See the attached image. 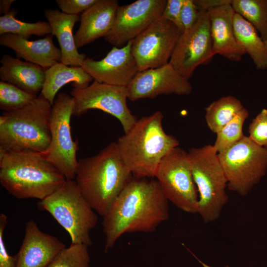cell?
<instances>
[{"label":"cell","instance_id":"cell-1","mask_svg":"<svg viewBox=\"0 0 267 267\" xmlns=\"http://www.w3.org/2000/svg\"><path fill=\"white\" fill-rule=\"evenodd\" d=\"M168 202L156 179L133 176L102 216L105 251L124 234L157 229L169 218Z\"/></svg>","mask_w":267,"mask_h":267},{"label":"cell","instance_id":"cell-2","mask_svg":"<svg viewBox=\"0 0 267 267\" xmlns=\"http://www.w3.org/2000/svg\"><path fill=\"white\" fill-rule=\"evenodd\" d=\"M133 177L112 142L97 154L78 160L74 180L93 210L103 216Z\"/></svg>","mask_w":267,"mask_h":267},{"label":"cell","instance_id":"cell-3","mask_svg":"<svg viewBox=\"0 0 267 267\" xmlns=\"http://www.w3.org/2000/svg\"><path fill=\"white\" fill-rule=\"evenodd\" d=\"M162 112L137 119L116 142L119 153L133 176L152 178L162 159L179 142L164 130Z\"/></svg>","mask_w":267,"mask_h":267},{"label":"cell","instance_id":"cell-4","mask_svg":"<svg viewBox=\"0 0 267 267\" xmlns=\"http://www.w3.org/2000/svg\"><path fill=\"white\" fill-rule=\"evenodd\" d=\"M66 180L41 153L23 151L0 153V183L18 199L43 200Z\"/></svg>","mask_w":267,"mask_h":267},{"label":"cell","instance_id":"cell-5","mask_svg":"<svg viewBox=\"0 0 267 267\" xmlns=\"http://www.w3.org/2000/svg\"><path fill=\"white\" fill-rule=\"evenodd\" d=\"M52 106L41 93L22 108L3 111L0 116V153H44L51 140Z\"/></svg>","mask_w":267,"mask_h":267},{"label":"cell","instance_id":"cell-6","mask_svg":"<svg viewBox=\"0 0 267 267\" xmlns=\"http://www.w3.org/2000/svg\"><path fill=\"white\" fill-rule=\"evenodd\" d=\"M188 157L198 193L197 214L205 223L219 219L227 203V181L213 145L189 150Z\"/></svg>","mask_w":267,"mask_h":267},{"label":"cell","instance_id":"cell-7","mask_svg":"<svg viewBox=\"0 0 267 267\" xmlns=\"http://www.w3.org/2000/svg\"><path fill=\"white\" fill-rule=\"evenodd\" d=\"M40 209L48 212L69 234L72 244H91V230L97 217L80 191L74 179H66L52 194L40 201Z\"/></svg>","mask_w":267,"mask_h":267},{"label":"cell","instance_id":"cell-8","mask_svg":"<svg viewBox=\"0 0 267 267\" xmlns=\"http://www.w3.org/2000/svg\"><path fill=\"white\" fill-rule=\"evenodd\" d=\"M228 188L241 196L247 195L267 172V147L249 136L218 153Z\"/></svg>","mask_w":267,"mask_h":267},{"label":"cell","instance_id":"cell-9","mask_svg":"<svg viewBox=\"0 0 267 267\" xmlns=\"http://www.w3.org/2000/svg\"><path fill=\"white\" fill-rule=\"evenodd\" d=\"M74 107L71 95L63 92L57 94L52 106L50 119L51 140L42 154L56 168L66 179H74L78 164V141L74 140L70 122Z\"/></svg>","mask_w":267,"mask_h":267},{"label":"cell","instance_id":"cell-10","mask_svg":"<svg viewBox=\"0 0 267 267\" xmlns=\"http://www.w3.org/2000/svg\"><path fill=\"white\" fill-rule=\"evenodd\" d=\"M168 201L181 210L197 214L198 193L187 152L177 147L162 159L155 177Z\"/></svg>","mask_w":267,"mask_h":267},{"label":"cell","instance_id":"cell-11","mask_svg":"<svg viewBox=\"0 0 267 267\" xmlns=\"http://www.w3.org/2000/svg\"><path fill=\"white\" fill-rule=\"evenodd\" d=\"M71 95L74 100L73 115L80 116L88 110H101L115 117L121 123L125 133L137 119L128 108L127 88L100 83L94 80L84 89L73 88Z\"/></svg>","mask_w":267,"mask_h":267},{"label":"cell","instance_id":"cell-12","mask_svg":"<svg viewBox=\"0 0 267 267\" xmlns=\"http://www.w3.org/2000/svg\"><path fill=\"white\" fill-rule=\"evenodd\" d=\"M182 34L161 17L132 41L131 50L139 71L162 66L170 61Z\"/></svg>","mask_w":267,"mask_h":267},{"label":"cell","instance_id":"cell-13","mask_svg":"<svg viewBox=\"0 0 267 267\" xmlns=\"http://www.w3.org/2000/svg\"><path fill=\"white\" fill-rule=\"evenodd\" d=\"M214 56L207 11L199 10L194 24L180 36L169 63L187 80L200 65H207Z\"/></svg>","mask_w":267,"mask_h":267},{"label":"cell","instance_id":"cell-14","mask_svg":"<svg viewBox=\"0 0 267 267\" xmlns=\"http://www.w3.org/2000/svg\"><path fill=\"white\" fill-rule=\"evenodd\" d=\"M167 0H137L119 6L113 27L104 37L109 43L122 47L160 18Z\"/></svg>","mask_w":267,"mask_h":267},{"label":"cell","instance_id":"cell-15","mask_svg":"<svg viewBox=\"0 0 267 267\" xmlns=\"http://www.w3.org/2000/svg\"><path fill=\"white\" fill-rule=\"evenodd\" d=\"M128 99L134 101L154 98L162 94L188 95L192 87L168 63L156 68L139 71L127 87Z\"/></svg>","mask_w":267,"mask_h":267},{"label":"cell","instance_id":"cell-16","mask_svg":"<svg viewBox=\"0 0 267 267\" xmlns=\"http://www.w3.org/2000/svg\"><path fill=\"white\" fill-rule=\"evenodd\" d=\"M132 41L122 47L114 46L100 60L87 58L81 67L99 83L127 87L139 72L132 52Z\"/></svg>","mask_w":267,"mask_h":267},{"label":"cell","instance_id":"cell-17","mask_svg":"<svg viewBox=\"0 0 267 267\" xmlns=\"http://www.w3.org/2000/svg\"><path fill=\"white\" fill-rule=\"evenodd\" d=\"M66 245L57 237L42 231L36 223L26 222L15 267H47Z\"/></svg>","mask_w":267,"mask_h":267},{"label":"cell","instance_id":"cell-18","mask_svg":"<svg viewBox=\"0 0 267 267\" xmlns=\"http://www.w3.org/2000/svg\"><path fill=\"white\" fill-rule=\"evenodd\" d=\"M231 3L210 9L207 13L214 55L239 62L246 53L235 36L233 24L235 12Z\"/></svg>","mask_w":267,"mask_h":267},{"label":"cell","instance_id":"cell-19","mask_svg":"<svg viewBox=\"0 0 267 267\" xmlns=\"http://www.w3.org/2000/svg\"><path fill=\"white\" fill-rule=\"evenodd\" d=\"M119 6L116 0H98L81 14L80 25L74 35L78 49L108 35L113 27Z\"/></svg>","mask_w":267,"mask_h":267},{"label":"cell","instance_id":"cell-20","mask_svg":"<svg viewBox=\"0 0 267 267\" xmlns=\"http://www.w3.org/2000/svg\"><path fill=\"white\" fill-rule=\"evenodd\" d=\"M0 44L11 48L17 58L39 65L46 70L60 62L62 57L60 48L53 42V35L44 39L30 41L19 36L6 33L0 36Z\"/></svg>","mask_w":267,"mask_h":267},{"label":"cell","instance_id":"cell-21","mask_svg":"<svg viewBox=\"0 0 267 267\" xmlns=\"http://www.w3.org/2000/svg\"><path fill=\"white\" fill-rule=\"evenodd\" d=\"M44 16L51 27V34L58 41L62 55L60 62L69 66L81 67L87 57L84 53L79 52L73 33L75 23L80 20V15L49 8L44 10Z\"/></svg>","mask_w":267,"mask_h":267},{"label":"cell","instance_id":"cell-22","mask_svg":"<svg viewBox=\"0 0 267 267\" xmlns=\"http://www.w3.org/2000/svg\"><path fill=\"white\" fill-rule=\"evenodd\" d=\"M0 62L1 81L36 95L42 91L45 72L43 68L6 54L2 55Z\"/></svg>","mask_w":267,"mask_h":267},{"label":"cell","instance_id":"cell-23","mask_svg":"<svg viewBox=\"0 0 267 267\" xmlns=\"http://www.w3.org/2000/svg\"><path fill=\"white\" fill-rule=\"evenodd\" d=\"M93 78L82 67L66 65L57 62L45 70V79L41 93L52 106L59 90L72 83L73 88L84 89L89 85Z\"/></svg>","mask_w":267,"mask_h":267},{"label":"cell","instance_id":"cell-24","mask_svg":"<svg viewBox=\"0 0 267 267\" xmlns=\"http://www.w3.org/2000/svg\"><path fill=\"white\" fill-rule=\"evenodd\" d=\"M233 29L238 43L252 59L257 70L267 69V54L264 41L255 28L241 16L235 13Z\"/></svg>","mask_w":267,"mask_h":267},{"label":"cell","instance_id":"cell-25","mask_svg":"<svg viewBox=\"0 0 267 267\" xmlns=\"http://www.w3.org/2000/svg\"><path fill=\"white\" fill-rule=\"evenodd\" d=\"M244 108L241 101L235 96L222 97L205 108L206 124L217 134Z\"/></svg>","mask_w":267,"mask_h":267},{"label":"cell","instance_id":"cell-26","mask_svg":"<svg viewBox=\"0 0 267 267\" xmlns=\"http://www.w3.org/2000/svg\"><path fill=\"white\" fill-rule=\"evenodd\" d=\"M17 13L16 9H12L0 17V35L10 33L28 39L32 35L43 36L51 34L52 29L48 22H23L15 18Z\"/></svg>","mask_w":267,"mask_h":267},{"label":"cell","instance_id":"cell-27","mask_svg":"<svg viewBox=\"0 0 267 267\" xmlns=\"http://www.w3.org/2000/svg\"><path fill=\"white\" fill-rule=\"evenodd\" d=\"M235 13L249 22L263 41L267 39V0H232Z\"/></svg>","mask_w":267,"mask_h":267},{"label":"cell","instance_id":"cell-28","mask_svg":"<svg viewBox=\"0 0 267 267\" xmlns=\"http://www.w3.org/2000/svg\"><path fill=\"white\" fill-rule=\"evenodd\" d=\"M249 115L248 110L244 108L216 134L217 137L213 146L218 153L233 146L245 136L243 126Z\"/></svg>","mask_w":267,"mask_h":267},{"label":"cell","instance_id":"cell-29","mask_svg":"<svg viewBox=\"0 0 267 267\" xmlns=\"http://www.w3.org/2000/svg\"><path fill=\"white\" fill-rule=\"evenodd\" d=\"M37 96L11 84L0 82V108L4 111L22 108Z\"/></svg>","mask_w":267,"mask_h":267},{"label":"cell","instance_id":"cell-30","mask_svg":"<svg viewBox=\"0 0 267 267\" xmlns=\"http://www.w3.org/2000/svg\"><path fill=\"white\" fill-rule=\"evenodd\" d=\"M88 246L72 244L61 251L47 267H89Z\"/></svg>","mask_w":267,"mask_h":267},{"label":"cell","instance_id":"cell-31","mask_svg":"<svg viewBox=\"0 0 267 267\" xmlns=\"http://www.w3.org/2000/svg\"><path fill=\"white\" fill-rule=\"evenodd\" d=\"M249 137L257 144L267 147V109L264 108L252 120Z\"/></svg>","mask_w":267,"mask_h":267},{"label":"cell","instance_id":"cell-32","mask_svg":"<svg viewBox=\"0 0 267 267\" xmlns=\"http://www.w3.org/2000/svg\"><path fill=\"white\" fill-rule=\"evenodd\" d=\"M98 0H56L62 12L70 15L83 13L98 2Z\"/></svg>","mask_w":267,"mask_h":267},{"label":"cell","instance_id":"cell-33","mask_svg":"<svg viewBox=\"0 0 267 267\" xmlns=\"http://www.w3.org/2000/svg\"><path fill=\"white\" fill-rule=\"evenodd\" d=\"M184 0H168L161 17L174 23L182 32L184 30L180 15Z\"/></svg>","mask_w":267,"mask_h":267},{"label":"cell","instance_id":"cell-34","mask_svg":"<svg viewBox=\"0 0 267 267\" xmlns=\"http://www.w3.org/2000/svg\"><path fill=\"white\" fill-rule=\"evenodd\" d=\"M199 9L194 0H184L180 15L181 24L184 30L189 29L196 22L199 15Z\"/></svg>","mask_w":267,"mask_h":267},{"label":"cell","instance_id":"cell-35","mask_svg":"<svg viewBox=\"0 0 267 267\" xmlns=\"http://www.w3.org/2000/svg\"><path fill=\"white\" fill-rule=\"evenodd\" d=\"M7 224V217L0 214V267H15V257L10 256L3 240V232Z\"/></svg>","mask_w":267,"mask_h":267},{"label":"cell","instance_id":"cell-36","mask_svg":"<svg viewBox=\"0 0 267 267\" xmlns=\"http://www.w3.org/2000/svg\"><path fill=\"white\" fill-rule=\"evenodd\" d=\"M199 10L206 11L216 7L231 3L232 0H194Z\"/></svg>","mask_w":267,"mask_h":267},{"label":"cell","instance_id":"cell-37","mask_svg":"<svg viewBox=\"0 0 267 267\" xmlns=\"http://www.w3.org/2000/svg\"><path fill=\"white\" fill-rule=\"evenodd\" d=\"M15 1V0H0V13L5 15L10 11L11 4Z\"/></svg>","mask_w":267,"mask_h":267},{"label":"cell","instance_id":"cell-38","mask_svg":"<svg viewBox=\"0 0 267 267\" xmlns=\"http://www.w3.org/2000/svg\"><path fill=\"white\" fill-rule=\"evenodd\" d=\"M199 261V262L201 263V264L202 265V267H212L211 266H210L205 263H204L203 262H201V261L200 260H198ZM225 267H229V266H225Z\"/></svg>","mask_w":267,"mask_h":267},{"label":"cell","instance_id":"cell-39","mask_svg":"<svg viewBox=\"0 0 267 267\" xmlns=\"http://www.w3.org/2000/svg\"><path fill=\"white\" fill-rule=\"evenodd\" d=\"M264 42L265 48H266V52H267V39L264 41Z\"/></svg>","mask_w":267,"mask_h":267}]
</instances>
